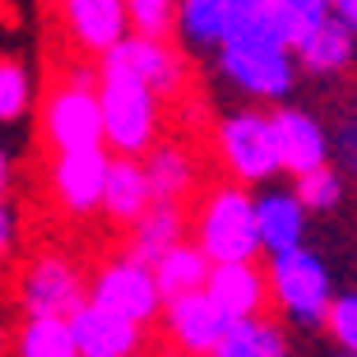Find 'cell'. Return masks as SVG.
Segmentation results:
<instances>
[{"mask_svg": "<svg viewBox=\"0 0 357 357\" xmlns=\"http://www.w3.org/2000/svg\"><path fill=\"white\" fill-rule=\"evenodd\" d=\"M98 70H112V75H126V79L144 84L153 98H176L185 89V56L176 52L172 42L126 38Z\"/></svg>", "mask_w": 357, "mask_h": 357, "instance_id": "cell-9", "label": "cell"}, {"mask_svg": "<svg viewBox=\"0 0 357 357\" xmlns=\"http://www.w3.org/2000/svg\"><path fill=\"white\" fill-rule=\"evenodd\" d=\"M213 357H288V334L274 316L237 320V325H227Z\"/></svg>", "mask_w": 357, "mask_h": 357, "instance_id": "cell-23", "label": "cell"}, {"mask_svg": "<svg viewBox=\"0 0 357 357\" xmlns=\"http://www.w3.org/2000/svg\"><path fill=\"white\" fill-rule=\"evenodd\" d=\"M84 302H89V274L61 251L33 255L19 274V306L28 311V320H70Z\"/></svg>", "mask_w": 357, "mask_h": 357, "instance_id": "cell-6", "label": "cell"}, {"mask_svg": "<svg viewBox=\"0 0 357 357\" xmlns=\"http://www.w3.org/2000/svg\"><path fill=\"white\" fill-rule=\"evenodd\" d=\"M70 334H75V348L79 357H144V330L135 320L107 311V306L84 302L75 316H70Z\"/></svg>", "mask_w": 357, "mask_h": 357, "instance_id": "cell-14", "label": "cell"}, {"mask_svg": "<svg viewBox=\"0 0 357 357\" xmlns=\"http://www.w3.org/2000/svg\"><path fill=\"white\" fill-rule=\"evenodd\" d=\"M126 19H130V38L172 42V33H176L172 0H126Z\"/></svg>", "mask_w": 357, "mask_h": 357, "instance_id": "cell-26", "label": "cell"}, {"mask_svg": "<svg viewBox=\"0 0 357 357\" xmlns=\"http://www.w3.org/2000/svg\"><path fill=\"white\" fill-rule=\"evenodd\" d=\"M269 297L292 325H306V330H316L325 325L334 306V278H330V265L320 260L316 251H288V255H269Z\"/></svg>", "mask_w": 357, "mask_h": 357, "instance_id": "cell-5", "label": "cell"}, {"mask_svg": "<svg viewBox=\"0 0 357 357\" xmlns=\"http://www.w3.org/2000/svg\"><path fill=\"white\" fill-rule=\"evenodd\" d=\"M334 153H339V172L357 181V116L339 126V135H334Z\"/></svg>", "mask_w": 357, "mask_h": 357, "instance_id": "cell-30", "label": "cell"}, {"mask_svg": "<svg viewBox=\"0 0 357 357\" xmlns=\"http://www.w3.org/2000/svg\"><path fill=\"white\" fill-rule=\"evenodd\" d=\"M195 246L209 265H251L260 255V232H255V195L246 185H213L195 204Z\"/></svg>", "mask_w": 357, "mask_h": 357, "instance_id": "cell-3", "label": "cell"}, {"mask_svg": "<svg viewBox=\"0 0 357 357\" xmlns=\"http://www.w3.org/2000/svg\"><path fill=\"white\" fill-rule=\"evenodd\" d=\"M269 130H274V149H278V172H288L292 181L330 167L334 139L311 112H302V107H278V112H269Z\"/></svg>", "mask_w": 357, "mask_h": 357, "instance_id": "cell-10", "label": "cell"}, {"mask_svg": "<svg viewBox=\"0 0 357 357\" xmlns=\"http://www.w3.org/2000/svg\"><path fill=\"white\" fill-rule=\"evenodd\" d=\"M10 181H14V153L5 149V139H0V195L10 190Z\"/></svg>", "mask_w": 357, "mask_h": 357, "instance_id": "cell-33", "label": "cell"}, {"mask_svg": "<svg viewBox=\"0 0 357 357\" xmlns=\"http://www.w3.org/2000/svg\"><path fill=\"white\" fill-rule=\"evenodd\" d=\"M330 14H334V24H344L348 33L357 38V0H334V5H330Z\"/></svg>", "mask_w": 357, "mask_h": 357, "instance_id": "cell-32", "label": "cell"}, {"mask_svg": "<svg viewBox=\"0 0 357 357\" xmlns=\"http://www.w3.org/2000/svg\"><path fill=\"white\" fill-rule=\"evenodd\" d=\"M107 172H112V153L107 149H89V153H52L47 181L52 195L61 199V209L75 218L102 209V190H107Z\"/></svg>", "mask_w": 357, "mask_h": 357, "instance_id": "cell-12", "label": "cell"}, {"mask_svg": "<svg viewBox=\"0 0 357 357\" xmlns=\"http://www.w3.org/2000/svg\"><path fill=\"white\" fill-rule=\"evenodd\" d=\"M153 209V190H149L144 162L139 158H112V172H107V190H102V218L112 227H126L130 232L144 213Z\"/></svg>", "mask_w": 357, "mask_h": 357, "instance_id": "cell-17", "label": "cell"}, {"mask_svg": "<svg viewBox=\"0 0 357 357\" xmlns=\"http://www.w3.org/2000/svg\"><path fill=\"white\" fill-rule=\"evenodd\" d=\"M325 330H330V339L339 344L344 357H357V288L334 297L330 316H325Z\"/></svg>", "mask_w": 357, "mask_h": 357, "instance_id": "cell-29", "label": "cell"}, {"mask_svg": "<svg viewBox=\"0 0 357 357\" xmlns=\"http://www.w3.org/2000/svg\"><path fill=\"white\" fill-rule=\"evenodd\" d=\"M98 66H70L47 98H42V139L52 153H89L102 149V107H98Z\"/></svg>", "mask_w": 357, "mask_h": 357, "instance_id": "cell-2", "label": "cell"}, {"mask_svg": "<svg viewBox=\"0 0 357 357\" xmlns=\"http://www.w3.org/2000/svg\"><path fill=\"white\" fill-rule=\"evenodd\" d=\"M292 195L302 199L306 213H330L344 204V172L339 167H320L311 176H297L292 181Z\"/></svg>", "mask_w": 357, "mask_h": 357, "instance_id": "cell-27", "label": "cell"}, {"mask_svg": "<svg viewBox=\"0 0 357 357\" xmlns=\"http://www.w3.org/2000/svg\"><path fill=\"white\" fill-rule=\"evenodd\" d=\"M14 334H19V330H10V325L0 320V357H5V353L14 357Z\"/></svg>", "mask_w": 357, "mask_h": 357, "instance_id": "cell-34", "label": "cell"}, {"mask_svg": "<svg viewBox=\"0 0 357 357\" xmlns=\"http://www.w3.org/2000/svg\"><path fill=\"white\" fill-rule=\"evenodd\" d=\"M98 107H102V149L112 158H144L158 144V98L144 84L102 70Z\"/></svg>", "mask_w": 357, "mask_h": 357, "instance_id": "cell-4", "label": "cell"}, {"mask_svg": "<svg viewBox=\"0 0 357 357\" xmlns=\"http://www.w3.org/2000/svg\"><path fill=\"white\" fill-rule=\"evenodd\" d=\"M89 302L107 306V311H116V316H126V320H135L139 330L158 325V316H162V292H158L153 269L139 265V260H130L126 251L112 255V260H102V265L93 269Z\"/></svg>", "mask_w": 357, "mask_h": 357, "instance_id": "cell-8", "label": "cell"}, {"mask_svg": "<svg viewBox=\"0 0 357 357\" xmlns=\"http://www.w3.org/2000/svg\"><path fill=\"white\" fill-rule=\"evenodd\" d=\"M176 38L190 52H213L227 38V0H185L176 5Z\"/></svg>", "mask_w": 357, "mask_h": 357, "instance_id": "cell-22", "label": "cell"}, {"mask_svg": "<svg viewBox=\"0 0 357 357\" xmlns=\"http://www.w3.org/2000/svg\"><path fill=\"white\" fill-rule=\"evenodd\" d=\"M14 357H79L70 320H24L14 334Z\"/></svg>", "mask_w": 357, "mask_h": 357, "instance_id": "cell-25", "label": "cell"}, {"mask_svg": "<svg viewBox=\"0 0 357 357\" xmlns=\"http://www.w3.org/2000/svg\"><path fill=\"white\" fill-rule=\"evenodd\" d=\"M33 107H38L33 70H28L19 56L0 52V126H19V121H28Z\"/></svg>", "mask_w": 357, "mask_h": 357, "instance_id": "cell-24", "label": "cell"}, {"mask_svg": "<svg viewBox=\"0 0 357 357\" xmlns=\"http://www.w3.org/2000/svg\"><path fill=\"white\" fill-rule=\"evenodd\" d=\"M185 232H190V223H185L181 204H153V209L126 232V255L153 269L167 251H176L181 241H190Z\"/></svg>", "mask_w": 357, "mask_h": 357, "instance_id": "cell-18", "label": "cell"}, {"mask_svg": "<svg viewBox=\"0 0 357 357\" xmlns=\"http://www.w3.org/2000/svg\"><path fill=\"white\" fill-rule=\"evenodd\" d=\"M339 357H344V353H339Z\"/></svg>", "mask_w": 357, "mask_h": 357, "instance_id": "cell-35", "label": "cell"}, {"mask_svg": "<svg viewBox=\"0 0 357 357\" xmlns=\"http://www.w3.org/2000/svg\"><path fill=\"white\" fill-rule=\"evenodd\" d=\"M218 75L260 102H278L292 93L297 61L278 28V0H227V38L218 47Z\"/></svg>", "mask_w": 357, "mask_h": 357, "instance_id": "cell-1", "label": "cell"}, {"mask_svg": "<svg viewBox=\"0 0 357 357\" xmlns=\"http://www.w3.org/2000/svg\"><path fill=\"white\" fill-rule=\"evenodd\" d=\"M213 149H218L232 185H265L269 176H278V149L265 112H251V107L227 112L213 130Z\"/></svg>", "mask_w": 357, "mask_h": 357, "instance_id": "cell-7", "label": "cell"}, {"mask_svg": "<svg viewBox=\"0 0 357 357\" xmlns=\"http://www.w3.org/2000/svg\"><path fill=\"white\" fill-rule=\"evenodd\" d=\"M144 176H149V190H153V204H181L190 190H195V158L190 149L172 144V139H158L149 149L144 158Z\"/></svg>", "mask_w": 357, "mask_h": 357, "instance_id": "cell-19", "label": "cell"}, {"mask_svg": "<svg viewBox=\"0 0 357 357\" xmlns=\"http://www.w3.org/2000/svg\"><path fill=\"white\" fill-rule=\"evenodd\" d=\"M320 24H330V5H325V0H278V28H283L288 52L297 42L311 38Z\"/></svg>", "mask_w": 357, "mask_h": 357, "instance_id": "cell-28", "label": "cell"}, {"mask_svg": "<svg viewBox=\"0 0 357 357\" xmlns=\"http://www.w3.org/2000/svg\"><path fill=\"white\" fill-rule=\"evenodd\" d=\"M14 237H19V223H14V209H10V199L0 195V265L10 260V251H14Z\"/></svg>", "mask_w": 357, "mask_h": 357, "instance_id": "cell-31", "label": "cell"}, {"mask_svg": "<svg viewBox=\"0 0 357 357\" xmlns=\"http://www.w3.org/2000/svg\"><path fill=\"white\" fill-rule=\"evenodd\" d=\"M209 302L223 311L227 325H237V320H255V316H269V274L260 265H213L209 269Z\"/></svg>", "mask_w": 357, "mask_h": 357, "instance_id": "cell-15", "label": "cell"}, {"mask_svg": "<svg viewBox=\"0 0 357 357\" xmlns=\"http://www.w3.org/2000/svg\"><path fill=\"white\" fill-rule=\"evenodd\" d=\"M209 260H204V251H199L195 241H181L176 251H167L153 265V278H158V292H162V306L176 302V297H190V292H204V283H209Z\"/></svg>", "mask_w": 357, "mask_h": 357, "instance_id": "cell-21", "label": "cell"}, {"mask_svg": "<svg viewBox=\"0 0 357 357\" xmlns=\"http://www.w3.org/2000/svg\"><path fill=\"white\" fill-rule=\"evenodd\" d=\"M158 330L181 357H213L227 334V320L209 302V292H190V297H176V302L162 306Z\"/></svg>", "mask_w": 357, "mask_h": 357, "instance_id": "cell-13", "label": "cell"}, {"mask_svg": "<svg viewBox=\"0 0 357 357\" xmlns=\"http://www.w3.org/2000/svg\"><path fill=\"white\" fill-rule=\"evenodd\" d=\"M61 28H66L70 47L79 56H98L102 66L121 42L130 38V19H126V0H66L61 5Z\"/></svg>", "mask_w": 357, "mask_h": 357, "instance_id": "cell-11", "label": "cell"}, {"mask_svg": "<svg viewBox=\"0 0 357 357\" xmlns=\"http://www.w3.org/2000/svg\"><path fill=\"white\" fill-rule=\"evenodd\" d=\"M353 56H357V38L344 24H334V14H330V24H320L306 42L292 47V61L306 75H344L353 66Z\"/></svg>", "mask_w": 357, "mask_h": 357, "instance_id": "cell-20", "label": "cell"}, {"mask_svg": "<svg viewBox=\"0 0 357 357\" xmlns=\"http://www.w3.org/2000/svg\"><path fill=\"white\" fill-rule=\"evenodd\" d=\"M255 232H260V251L265 255H288L302 251L306 241V209L292 190H265L255 195Z\"/></svg>", "mask_w": 357, "mask_h": 357, "instance_id": "cell-16", "label": "cell"}]
</instances>
